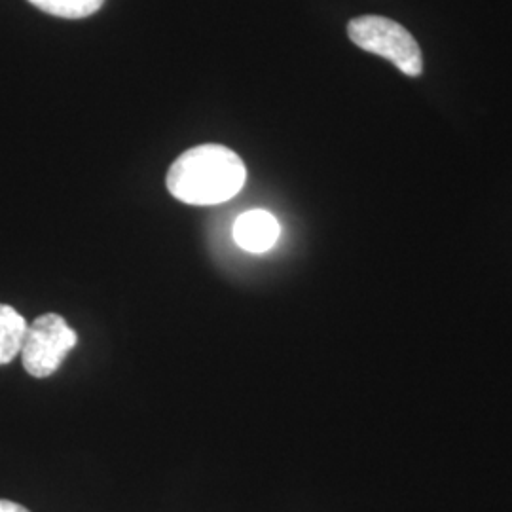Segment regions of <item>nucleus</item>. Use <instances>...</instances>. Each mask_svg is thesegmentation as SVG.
<instances>
[{
  "label": "nucleus",
  "mask_w": 512,
  "mask_h": 512,
  "mask_svg": "<svg viewBox=\"0 0 512 512\" xmlns=\"http://www.w3.org/2000/svg\"><path fill=\"white\" fill-rule=\"evenodd\" d=\"M281 236V226L272 213L253 209L239 215L234 224V239L241 249L249 253H266Z\"/></svg>",
  "instance_id": "nucleus-4"
},
{
  "label": "nucleus",
  "mask_w": 512,
  "mask_h": 512,
  "mask_svg": "<svg viewBox=\"0 0 512 512\" xmlns=\"http://www.w3.org/2000/svg\"><path fill=\"white\" fill-rule=\"evenodd\" d=\"M247 169L230 148L202 145L183 152L167 173V190L179 202L217 205L232 200L243 188Z\"/></svg>",
  "instance_id": "nucleus-1"
},
{
  "label": "nucleus",
  "mask_w": 512,
  "mask_h": 512,
  "mask_svg": "<svg viewBox=\"0 0 512 512\" xmlns=\"http://www.w3.org/2000/svg\"><path fill=\"white\" fill-rule=\"evenodd\" d=\"M355 46L391 61L406 76L423 73V55L418 40L401 23L384 16H361L348 23Z\"/></svg>",
  "instance_id": "nucleus-2"
},
{
  "label": "nucleus",
  "mask_w": 512,
  "mask_h": 512,
  "mask_svg": "<svg viewBox=\"0 0 512 512\" xmlns=\"http://www.w3.org/2000/svg\"><path fill=\"white\" fill-rule=\"evenodd\" d=\"M0 512H31L27 511L23 505L8 501V499H0Z\"/></svg>",
  "instance_id": "nucleus-7"
},
{
  "label": "nucleus",
  "mask_w": 512,
  "mask_h": 512,
  "mask_svg": "<svg viewBox=\"0 0 512 512\" xmlns=\"http://www.w3.org/2000/svg\"><path fill=\"white\" fill-rule=\"evenodd\" d=\"M76 342V332L61 315H40L27 327L21 348V361L31 376L48 378L63 363Z\"/></svg>",
  "instance_id": "nucleus-3"
},
{
  "label": "nucleus",
  "mask_w": 512,
  "mask_h": 512,
  "mask_svg": "<svg viewBox=\"0 0 512 512\" xmlns=\"http://www.w3.org/2000/svg\"><path fill=\"white\" fill-rule=\"evenodd\" d=\"M29 2L50 16L82 19L95 14L105 0H29Z\"/></svg>",
  "instance_id": "nucleus-6"
},
{
  "label": "nucleus",
  "mask_w": 512,
  "mask_h": 512,
  "mask_svg": "<svg viewBox=\"0 0 512 512\" xmlns=\"http://www.w3.org/2000/svg\"><path fill=\"white\" fill-rule=\"evenodd\" d=\"M27 321L12 306L0 304V365H8L21 353Z\"/></svg>",
  "instance_id": "nucleus-5"
}]
</instances>
